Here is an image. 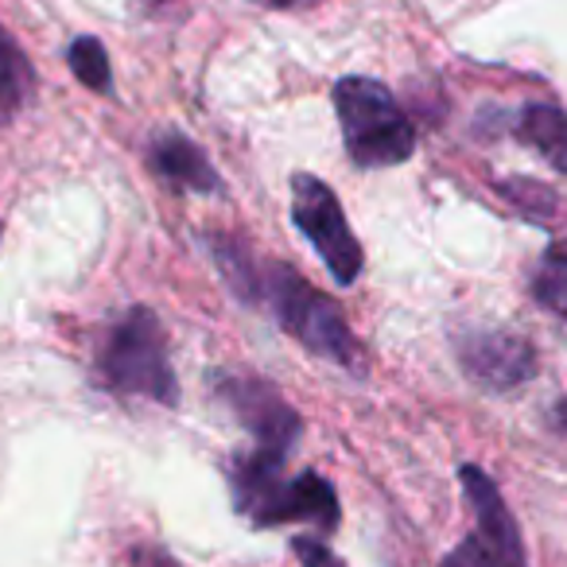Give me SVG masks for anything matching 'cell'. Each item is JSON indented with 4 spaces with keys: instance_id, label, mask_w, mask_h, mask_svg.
Listing matches in <instances>:
<instances>
[{
    "instance_id": "obj_1",
    "label": "cell",
    "mask_w": 567,
    "mask_h": 567,
    "mask_svg": "<svg viewBox=\"0 0 567 567\" xmlns=\"http://www.w3.org/2000/svg\"><path fill=\"white\" fill-rule=\"evenodd\" d=\"M334 110L342 121L347 152L358 167L404 164L416 148V128L381 82L342 79L334 86Z\"/></svg>"
},
{
    "instance_id": "obj_2",
    "label": "cell",
    "mask_w": 567,
    "mask_h": 567,
    "mask_svg": "<svg viewBox=\"0 0 567 567\" xmlns=\"http://www.w3.org/2000/svg\"><path fill=\"white\" fill-rule=\"evenodd\" d=\"M102 378L113 393L175 404L179 385H175L172 362H167L164 327L148 308H128L117 319L102 350Z\"/></svg>"
},
{
    "instance_id": "obj_3",
    "label": "cell",
    "mask_w": 567,
    "mask_h": 567,
    "mask_svg": "<svg viewBox=\"0 0 567 567\" xmlns=\"http://www.w3.org/2000/svg\"><path fill=\"white\" fill-rule=\"evenodd\" d=\"M265 288H268V303H272L284 331H292L308 350H316L319 358H331V362L347 365V370L362 365V350H358V342H354V331H350L342 311L334 308L323 292H316L311 284H303L288 265L268 268Z\"/></svg>"
},
{
    "instance_id": "obj_4",
    "label": "cell",
    "mask_w": 567,
    "mask_h": 567,
    "mask_svg": "<svg viewBox=\"0 0 567 567\" xmlns=\"http://www.w3.org/2000/svg\"><path fill=\"white\" fill-rule=\"evenodd\" d=\"M458 478H463L466 502H471L478 528L455 551H447L440 567H525L517 520L505 509L494 478L486 471H478V466H463Z\"/></svg>"
},
{
    "instance_id": "obj_5",
    "label": "cell",
    "mask_w": 567,
    "mask_h": 567,
    "mask_svg": "<svg viewBox=\"0 0 567 567\" xmlns=\"http://www.w3.org/2000/svg\"><path fill=\"white\" fill-rule=\"evenodd\" d=\"M292 218H296V226L311 237V245L319 249V257L331 268L334 280L354 284L358 276H362V265H365L362 245H358L339 198L331 195V187H327L323 179H316V175H296Z\"/></svg>"
},
{
    "instance_id": "obj_6",
    "label": "cell",
    "mask_w": 567,
    "mask_h": 567,
    "mask_svg": "<svg viewBox=\"0 0 567 567\" xmlns=\"http://www.w3.org/2000/svg\"><path fill=\"white\" fill-rule=\"evenodd\" d=\"M214 385H218L221 401L237 412V420L252 432L257 451L288 458V451L296 447V440H300V432H303L292 404L284 401L272 385H265V381H257V378H226V373H218Z\"/></svg>"
},
{
    "instance_id": "obj_7",
    "label": "cell",
    "mask_w": 567,
    "mask_h": 567,
    "mask_svg": "<svg viewBox=\"0 0 567 567\" xmlns=\"http://www.w3.org/2000/svg\"><path fill=\"white\" fill-rule=\"evenodd\" d=\"M458 362L482 389H513L533 378V350L517 334L505 331H471L458 339Z\"/></svg>"
},
{
    "instance_id": "obj_8",
    "label": "cell",
    "mask_w": 567,
    "mask_h": 567,
    "mask_svg": "<svg viewBox=\"0 0 567 567\" xmlns=\"http://www.w3.org/2000/svg\"><path fill=\"white\" fill-rule=\"evenodd\" d=\"M152 172L159 175L164 183L179 190H218V172L210 167V159L198 152V144H190L187 136H159L148 152Z\"/></svg>"
},
{
    "instance_id": "obj_9",
    "label": "cell",
    "mask_w": 567,
    "mask_h": 567,
    "mask_svg": "<svg viewBox=\"0 0 567 567\" xmlns=\"http://www.w3.org/2000/svg\"><path fill=\"white\" fill-rule=\"evenodd\" d=\"M284 520H311L323 533H331L339 525V497H334L331 482L311 471L288 482V489L280 497V509H276V525H284Z\"/></svg>"
},
{
    "instance_id": "obj_10",
    "label": "cell",
    "mask_w": 567,
    "mask_h": 567,
    "mask_svg": "<svg viewBox=\"0 0 567 567\" xmlns=\"http://www.w3.org/2000/svg\"><path fill=\"white\" fill-rule=\"evenodd\" d=\"M517 136L533 144L556 172H567V117L556 105H525L517 113Z\"/></svg>"
},
{
    "instance_id": "obj_11",
    "label": "cell",
    "mask_w": 567,
    "mask_h": 567,
    "mask_svg": "<svg viewBox=\"0 0 567 567\" xmlns=\"http://www.w3.org/2000/svg\"><path fill=\"white\" fill-rule=\"evenodd\" d=\"M28 90H32V66L17 48V40L0 28V125H9L24 110Z\"/></svg>"
},
{
    "instance_id": "obj_12",
    "label": "cell",
    "mask_w": 567,
    "mask_h": 567,
    "mask_svg": "<svg viewBox=\"0 0 567 567\" xmlns=\"http://www.w3.org/2000/svg\"><path fill=\"white\" fill-rule=\"evenodd\" d=\"M533 292L544 308H551L559 319H567V252L564 249L544 252V260L536 265V276H533Z\"/></svg>"
},
{
    "instance_id": "obj_13",
    "label": "cell",
    "mask_w": 567,
    "mask_h": 567,
    "mask_svg": "<svg viewBox=\"0 0 567 567\" xmlns=\"http://www.w3.org/2000/svg\"><path fill=\"white\" fill-rule=\"evenodd\" d=\"M71 71L82 86L97 90V94H110L113 90V71H110V59H105V48L94 40V35H82V40L71 43Z\"/></svg>"
},
{
    "instance_id": "obj_14",
    "label": "cell",
    "mask_w": 567,
    "mask_h": 567,
    "mask_svg": "<svg viewBox=\"0 0 567 567\" xmlns=\"http://www.w3.org/2000/svg\"><path fill=\"white\" fill-rule=\"evenodd\" d=\"M292 551L300 556L303 567H342V559L334 556L331 548H327L323 540H316V536H296L292 540Z\"/></svg>"
},
{
    "instance_id": "obj_15",
    "label": "cell",
    "mask_w": 567,
    "mask_h": 567,
    "mask_svg": "<svg viewBox=\"0 0 567 567\" xmlns=\"http://www.w3.org/2000/svg\"><path fill=\"white\" fill-rule=\"evenodd\" d=\"M505 195L517 198V203H525V206H533V210H536V206H540V210H548V206H551L548 190L533 187L528 179H509V183H505Z\"/></svg>"
},
{
    "instance_id": "obj_16",
    "label": "cell",
    "mask_w": 567,
    "mask_h": 567,
    "mask_svg": "<svg viewBox=\"0 0 567 567\" xmlns=\"http://www.w3.org/2000/svg\"><path fill=\"white\" fill-rule=\"evenodd\" d=\"M214 252H218V260H221V268H226V272H229V280H237V272H241V268H237L234 260H226V252H229L226 245H214ZM237 292H241V296H249V300L260 292V288H257V276H252L249 268H245V288H241V284H237Z\"/></svg>"
},
{
    "instance_id": "obj_17",
    "label": "cell",
    "mask_w": 567,
    "mask_h": 567,
    "mask_svg": "<svg viewBox=\"0 0 567 567\" xmlns=\"http://www.w3.org/2000/svg\"><path fill=\"white\" fill-rule=\"evenodd\" d=\"M265 4H272V9H288V4H296V0H265Z\"/></svg>"
},
{
    "instance_id": "obj_18",
    "label": "cell",
    "mask_w": 567,
    "mask_h": 567,
    "mask_svg": "<svg viewBox=\"0 0 567 567\" xmlns=\"http://www.w3.org/2000/svg\"><path fill=\"white\" fill-rule=\"evenodd\" d=\"M556 420H559V424H564V427H567V404H559V412H556Z\"/></svg>"
}]
</instances>
